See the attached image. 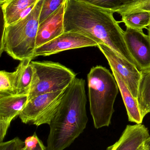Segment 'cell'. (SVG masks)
<instances>
[{
  "mask_svg": "<svg viewBox=\"0 0 150 150\" xmlns=\"http://www.w3.org/2000/svg\"><path fill=\"white\" fill-rule=\"evenodd\" d=\"M111 9L95 6L79 0H67L64 11V32L78 33L104 44L124 59L136 65L127 48L124 31Z\"/></svg>",
  "mask_w": 150,
  "mask_h": 150,
  "instance_id": "obj_1",
  "label": "cell"
},
{
  "mask_svg": "<svg viewBox=\"0 0 150 150\" xmlns=\"http://www.w3.org/2000/svg\"><path fill=\"white\" fill-rule=\"evenodd\" d=\"M85 81L75 78L64 92L50 124L46 150H64L85 129L88 122Z\"/></svg>",
  "mask_w": 150,
  "mask_h": 150,
  "instance_id": "obj_2",
  "label": "cell"
},
{
  "mask_svg": "<svg viewBox=\"0 0 150 150\" xmlns=\"http://www.w3.org/2000/svg\"><path fill=\"white\" fill-rule=\"evenodd\" d=\"M90 111L96 129L111 124L114 102L119 90L109 70L102 66L91 69L87 76Z\"/></svg>",
  "mask_w": 150,
  "mask_h": 150,
  "instance_id": "obj_3",
  "label": "cell"
},
{
  "mask_svg": "<svg viewBox=\"0 0 150 150\" xmlns=\"http://www.w3.org/2000/svg\"><path fill=\"white\" fill-rule=\"evenodd\" d=\"M44 0H40L31 12L16 23L3 26L1 54L5 52L20 61L33 59L40 17Z\"/></svg>",
  "mask_w": 150,
  "mask_h": 150,
  "instance_id": "obj_4",
  "label": "cell"
},
{
  "mask_svg": "<svg viewBox=\"0 0 150 150\" xmlns=\"http://www.w3.org/2000/svg\"><path fill=\"white\" fill-rule=\"evenodd\" d=\"M33 70L28 100L41 94L66 90L76 78L71 69L58 62H31Z\"/></svg>",
  "mask_w": 150,
  "mask_h": 150,
  "instance_id": "obj_5",
  "label": "cell"
},
{
  "mask_svg": "<svg viewBox=\"0 0 150 150\" xmlns=\"http://www.w3.org/2000/svg\"><path fill=\"white\" fill-rule=\"evenodd\" d=\"M65 91L41 94L28 100L18 115L22 122L37 127L49 125L57 112Z\"/></svg>",
  "mask_w": 150,
  "mask_h": 150,
  "instance_id": "obj_6",
  "label": "cell"
},
{
  "mask_svg": "<svg viewBox=\"0 0 150 150\" xmlns=\"http://www.w3.org/2000/svg\"><path fill=\"white\" fill-rule=\"evenodd\" d=\"M97 47L106 58L112 70L115 71L121 77L136 99L141 71L108 46L100 44Z\"/></svg>",
  "mask_w": 150,
  "mask_h": 150,
  "instance_id": "obj_7",
  "label": "cell"
},
{
  "mask_svg": "<svg viewBox=\"0 0 150 150\" xmlns=\"http://www.w3.org/2000/svg\"><path fill=\"white\" fill-rule=\"evenodd\" d=\"M98 43L78 33L64 32L53 40L36 48L33 58L49 56L63 51L90 47H97Z\"/></svg>",
  "mask_w": 150,
  "mask_h": 150,
  "instance_id": "obj_8",
  "label": "cell"
},
{
  "mask_svg": "<svg viewBox=\"0 0 150 150\" xmlns=\"http://www.w3.org/2000/svg\"><path fill=\"white\" fill-rule=\"evenodd\" d=\"M124 40L131 57L140 71L150 69V39L143 30L127 27Z\"/></svg>",
  "mask_w": 150,
  "mask_h": 150,
  "instance_id": "obj_9",
  "label": "cell"
},
{
  "mask_svg": "<svg viewBox=\"0 0 150 150\" xmlns=\"http://www.w3.org/2000/svg\"><path fill=\"white\" fill-rule=\"evenodd\" d=\"M28 95L15 94L0 97V143L6 136L11 122L23 111Z\"/></svg>",
  "mask_w": 150,
  "mask_h": 150,
  "instance_id": "obj_10",
  "label": "cell"
},
{
  "mask_svg": "<svg viewBox=\"0 0 150 150\" xmlns=\"http://www.w3.org/2000/svg\"><path fill=\"white\" fill-rule=\"evenodd\" d=\"M65 3L39 24L36 38V48L45 45L64 33L63 20Z\"/></svg>",
  "mask_w": 150,
  "mask_h": 150,
  "instance_id": "obj_11",
  "label": "cell"
},
{
  "mask_svg": "<svg viewBox=\"0 0 150 150\" xmlns=\"http://www.w3.org/2000/svg\"><path fill=\"white\" fill-rule=\"evenodd\" d=\"M149 136L148 128L143 124L127 125L119 139L107 150H143Z\"/></svg>",
  "mask_w": 150,
  "mask_h": 150,
  "instance_id": "obj_12",
  "label": "cell"
},
{
  "mask_svg": "<svg viewBox=\"0 0 150 150\" xmlns=\"http://www.w3.org/2000/svg\"><path fill=\"white\" fill-rule=\"evenodd\" d=\"M40 0H7L1 4L3 26L9 25L29 15Z\"/></svg>",
  "mask_w": 150,
  "mask_h": 150,
  "instance_id": "obj_13",
  "label": "cell"
},
{
  "mask_svg": "<svg viewBox=\"0 0 150 150\" xmlns=\"http://www.w3.org/2000/svg\"><path fill=\"white\" fill-rule=\"evenodd\" d=\"M112 72L118 84L127 109L129 121L136 124H141L144 118L139 109L137 100L133 96L127 84L119 74L114 70H112Z\"/></svg>",
  "mask_w": 150,
  "mask_h": 150,
  "instance_id": "obj_14",
  "label": "cell"
},
{
  "mask_svg": "<svg viewBox=\"0 0 150 150\" xmlns=\"http://www.w3.org/2000/svg\"><path fill=\"white\" fill-rule=\"evenodd\" d=\"M32 59H26L20 61L16 71V94L28 95L32 79L33 70L31 64Z\"/></svg>",
  "mask_w": 150,
  "mask_h": 150,
  "instance_id": "obj_15",
  "label": "cell"
},
{
  "mask_svg": "<svg viewBox=\"0 0 150 150\" xmlns=\"http://www.w3.org/2000/svg\"><path fill=\"white\" fill-rule=\"evenodd\" d=\"M136 100L142 116L144 118L150 113V69L141 71Z\"/></svg>",
  "mask_w": 150,
  "mask_h": 150,
  "instance_id": "obj_16",
  "label": "cell"
},
{
  "mask_svg": "<svg viewBox=\"0 0 150 150\" xmlns=\"http://www.w3.org/2000/svg\"><path fill=\"white\" fill-rule=\"evenodd\" d=\"M121 21L127 27L143 30L150 25V11H143L128 13L122 16Z\"/></svg>",
  "mask_w": 150,
  "mask_h": 150,
  "instance_id": "obj_17",
  "label": "cell"
},
{
  "mask_svg": "<svg viewBox=\"0 0 150 150\" xmlns=\"http://www.w3.org/2000/svg\"><path fill=\"white\" fill-rule=\"evenodd\" d=\"M16 70L9 72L4 70L0 72V97L16 94Z\"/></svg>",
  "mask_w": 150,
  "mask_h": 150,
  "instance_id": "obj_18",
  "label": "cell"
},
{
  "mask_svg": "<svg viewBox=\"0 0 150 150\" xmlns=\"http://www.w3.org/2000/svg\"><path fill=\"white\" fill-rule=\"evenodd\" d=\"M150 11V0H146L140 2L130 4L119 7L114 11L121 16L139 11Z\"/></svg>",
  "mask_w": 150,
  "mask_h": 150,
  "instance_id": "obj_19",
  "label": "cell"
},
{
  "mask_svg": "<svg viewBox=\"0 0 150 150\" xmlns=\"http://www.w3.org/2000/svg\"><path fill=\"white\" fill-rule=\"evenodd\" d=\"M95 6L111 9L114 11L121 6L131 3L134 0H79Z\"/></svg>",
  "mask_w": 150,
  "mask_h": 150,
  "instance_id": "obj_20",
  "label": "cell"
},
{
  "mask_svg": "<svg viewBox=\"0 0 150 150\" xmlns=\"http://www.w3.org/2000/svg\"><path fill=\"white\" fill-rule=\"evenodd\" d=\"M67 0H44L40 17L39 23L53 13Z\"/></svg>",
  "mask_w": 150,
  "mask_h": 150,
  "instance_id": "obj_21",
  "label": "cell"
},
{
  "mask_svg": "<svg viewBox=\"0 0 150 150\" xmlns=\"http://www.w3.org/2000/svg\"><path fill=\"white\" fill-rule=\"evenodd\" d=\"M24 147V142L18 137L0 143V150H21Z\"/></svg>",
  "mask_w": 150,
  "mask_h": 150,
  "instance_id": "obj_22",
  "label": "cell"
},
{
  "mask_svg": "<svg viewBox=\"0 0 150 150\" xmlns=\"http://www.w3.org/2000/svg\"><path fill=\"white\" fill-rule=\"evenodd\" d=\"M39 138L36 133L33 135L28 137L24 141L25 148L27 150H33L36 149L38 143Z\"/></svg>",
  "mask_w": 150,
  "mask_h": 150,
  "instance_id": "obj_23",
  "label": "cell"
},
{
  "mask_svg": "<svg viewBox=\"0 0 150 150\" xmlns=\"http://www.w3.org/2000/svg\"><path fill=\"white\" fill-rule=\"evenodd\" d=\"M33 150H46V148L43 144L42 141L39 139L37 147L35 149Z\"/></svg>",
  "mask_w": 150,
  "mask_h": 150,
  "instance_id": "obj_24",
  "label": "cell"
},
{
  "mask_svg": "<svg viewBox=\"0 0 150 150\" xmlns=\"http://www.w3.org/2000/svg\"><path fill=\"white\" fill-rule=\"evenodd\" d=\"M144 148L146 150H150V136L145 141Z\"/></svg>",
  "mask_w": 150,
  "mask_h": 150,
  "instance_id": "obj_25",
  "label": "cell"
},
{
  "mask_svg": "<svg viewBox=\"0 0 150 150\" xmlns=\"http://www.w3.org/2000/svg\"><path fill=\"white\" fill-rule=\"evenodd\" d=\"M147 29H148V36H149V38L150 39V26H149V27H148V28H147Z\"/></svg>",
  "mask_w": 150,
  "mask_h": 150,
  "instance_id": "obj_26",
  "label": "cell"
},
{
  "mask_svg": "<svg viewBox=\"0 0 150 150\" xmlns=\"http://www.w3.org/2000/svg\"><path fill=\"white\" fill-rule=\"evenodd\" d=\"M6 1L7 0H0V4L3 3L4 2Z\"/></svg>",
  "mask_w": 150,
  "mask_h": 150,
  "instance_id": "obj_27",
  "label": "cell"
},
{
  "mask_svg": "<svg viewBox=\"0 0 150 150\" xmlns=\"http://www.w3.org/2000/svg\"><path fill=\"white\" fill-rule=\"evenodd\" d=\"M26 150V148H25V147H24V148H23V149H22V150Z\"/></svg>",
  "mask_w": 150,
  "mask_h": 150,
  "instance_id": "obj_28",
  "label": "cell"
},
{
  "mask_svg": "<svg viewBox=\"0 0 150 150\" xmlns=\"http://www.w3.org/2000/svg\"><path fill=\"white\" fill-rule=\"evenodd\" d=\"M143 150H146L145 149V148H144V149Z\"/></svg>",
  "mask_w": 150,
  "mask_h": 150,
  "instance_id": "obj_29",
  "label": "cell"
},
{
  "mask_svg": "<svg viewBox=\"0 0 150 150\" xmlns=\"http://www.w3.org/2000/svg\"><path fill=\"white\" fill-rule=\"evenodd\" d=\"M149 26L150 27V25H149Z\"/></svg>",
  "mask_w": 150,
  "mask_h": 150,
  "instance_id": "obj_30",
  "label": "cell"
}]
</instances>
